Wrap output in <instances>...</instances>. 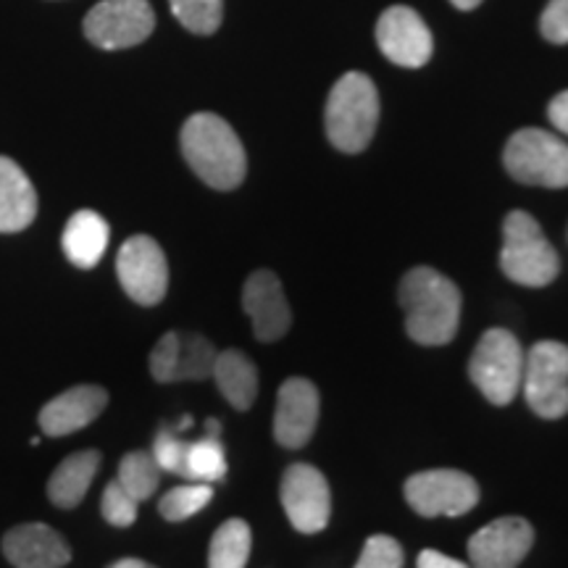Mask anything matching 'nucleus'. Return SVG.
<instances>
[{
	"label": "nucleus",
	"instance_id": "f257e3e1",
	"mask_svg": "<svg viewBox=\"0 0 568 568\" xmlns=\"http://www.w3.org/2000/svg\"><path fill=\"white\" fill-rule=\"evenodd\" d=\"M400 305L406 329L418 345H447L460 324V290L435 268L418 266L403 276Z\"/></svg>",
	"mask_w": 568,
	"mask_h": 568
},
{
	"label": "nucleus",
	"instance_id": "f03ea898",
	"mask_svg": "<svg viewBox=\"0 0 568 568\" xmlns=\"http://www.w3.org/2000/svg\"><path fill=\"white\" fill-rule=\"evenodd\" d=\"M182 153L190 169L213 190H234L245 180L243 142L216 113H195L184 122Z\"/></svg>",
	"mask_w": 568,
	"mask_h": 568
},
{
	"label": "nucleus",
	"instance_id": "7ed1b4c3",
	"mask_svg": "<svg viewBox=\"0 0 568 568\" xmlns=\"http://www.w3.org/2000/svg\"><path fill=\"white\" fill-rule=\"evenodd\" d=\"M326 134L343 153H361L372 142L379 122V95L374 82L361 71L337 80L326 101Z\"/></svg>",
	"mask_w": 568,
	"mask_h": 568
},
{
	"label": "nucleus",
	"instance_id": "20e7f679",
	"mask_svg": "<svg viewBox=\"0 0 568 568\" xmlns=\"http://www.w3.org/2000/svg\"><path fill=\"white\" fill-rule=\"evenodd\" d=\"M500 268L510 282L524 287H548L560 272L556 247L527 211H510L503 222Z\"/></svg>",
	"mask_w": 568,
	"mask_h": 568
},
{
	"label": "nucleus",
	"instance_id": "39448f33",
	"mask_svg": "<svg viewBox=\"0 0 568 568\" xmlns=\"http://www.w3.org/2000/svg\"><path fill=\"white\" fill-rule=\"evenodd\" d=\"M524 347L508 329H489L474 347L468 376L493 406H508L524 379Z\"/></svg>",
	"mask_w": 568,
	"mask_h": 568
},
{
	"label": "nucleus",
	"instance_id": "423d86ee",
	"mask_svg": "<svg viewBox=\"0 0 568 568\" xmlns=\"http://www.w3.org/2000/svg\"><path fill=\"white\" fill-rule=\"evenodd\" d=\"M503 161L516 182L550 190L568 187V142L552 132L535 126L518 130L508 140Z\"/></svg>",
	"mask_w": 568,
	"mask_h": 568
},
{
	"label": "nucleus",
	"instance_id": "0eeeda50",
	"mask_svg": "<svg viewBox=\"0 0 568 568\" xmlns=\"http://www.w3.org/2000/svg\"><path fill=\"white\" fill-rule=\"evenodd\" d=\"M524 397L539 418L568 414V345L542 339L524 358Z\"/></svg>",
	"mask_w": 568,
	"mask_h": 568
},
{
	"label": "nucleus",
	"instance_id": "6e6552de",
	"mask_svg": "<svg viewBox=\"0 0 568 568\" xmlns=\"http://www.w3.org/2000/svg\"><path fill=\"white\" fill-rule=\"evenodd\" d=\"M406 500L418 516H464L479 503V485L458 468H432L406 481Z\"/></svg>",
	"mask_w": 568,
	"mask_h": 568
},
{
	"label": "nucleus",
	"instance_id": "1a4fd4ad",
	"mask_svg": "<svg viewBox=\"0 0 568 568\" xmlns=\"http://www.w3.org/2000/svg\"><path fill=\"white\" fill-rule=\"evenodd\" d=\"M155 27V13L148 0H101L84 17V34L103 51H122L140 45Z\"/></svg>",
	"mask_w": 568,
	"mask_h": 568
},
{
	"label": "nucleus",
	"instance_id": "9d476101",
	"mask_svg": "<svg viewBox=\"0 0 568 568\" xmlns=\"http://www.w3.org/2000/svg\"><path fill=\"white\" fill-rule=\"evenodd\" d=\"M116 274L124 293L140 305H159L169 290V264L161 245L148 234H134L116 255Z\"/></svg>",
	"mask_w": 568,
	"mask_h": 568
},
{
	"label": "nucleus",
	"instance_id": "9b49d317",
	"mask_svg": "<svg viewBox=\"0 0 568 568\" xmlns=\"http://www.w3.org/2000/svg\"><path fill=\"white\" fill-rule=\"evenodd\" d=\"M282 506L290 524L303 535L326 529L332 514L329 481L311 464H295L282 477Z\"/></svg>",
	"mask_w": 568,
	"mask_h": 568
},
{
	"label": "nucleus",
	"instance_id": "f8f14e48",
	"mask_svg": "<svg viewBox=\"0 0 568 568\" xmlns=\"http://www.w3.org/2000/svg\"><path fill=\"white\" fill-rule=\"evenodd\" d=\"M535 545V529L527 518L506 516L481 527L468 539L474 568H518Z\"/></svg>",
	"mask_w": 568,
	"mask_h": 568
},
{
	"label": "nucleus",
	"instance_id": "ddd939ff",
	"mask_svg": "<svg viewBox=\"0 0 568 568\" xmlns=\"http://www.w3.org/2000/svg\"><path fill=\"white\" fill-rule=\"evenodd\" d=\"M379 51L397 67L418 69L432 59V32L426 21L408 6H393L376 24Z\"/></svg>",
	"mask_w": 568,
	"mask_h": 568
},
{
	"label": "nucleus",
	"instance_id": "4468645a",
	"mask_svg": "<svg viewBox=\"0 0 568 568\" xmlns=\"http://www.w3.org/2000/svg\"><path fill=\"white\" fill-rule=\"evenodd\" d=\"M243 308L251 316L253 335L261 343H274V339L284 337L293 324V311L284 297L280 276L266 272V268L247 276L243 287Z\"/></svg>",
	"mask_w": 568,
	"mask_h": 568
},
{
	"label": "nucleus",
	"instance_id": "2eb2a0df",
	"mask_svg": "<svg viewBox=\"0 0 568 568\" xmlns=\"http://www.w3.org/2000/svg\"><path fill=\"white\" fill-rule=\"evenodd\" d=\"M318 422V389L314 382L293 376L280 387L274 410V437L282 447L308 445Z\"/></svg>",
	"mask_w": 568,
	"mask_h": 568
},
{
	"label": "nucleus",
	"instance_id": "dca6fc26",
	"mask_svg": "<svg viewBox=\"0 0 568 568\" xmlns=\"http://www.w3.org/2000/svg\"><path fill=\"white\" fill-rule=\"evenodd\" d=\"M109 406V393L98 385H77L48 400L40 410V429L48 437H67L95 422Z\"/></svg>",
	"mask_w": 568,
	"mask_h": 568
},
{
	"label": "nucleus",
	"instance_id": "f3484780",
	"mask_svg": "<svg viewBox=\"0 0 568 568\" xmlns=\"http://www.w3.org/2000/svg\"><path fill=\"white\" fill-rule=\"evenodd\" d=\"M3 556L17 568H63L71 548L48 524H21L3 537Z\"/></svg>",
	"mask_w": 568,
	"mask_h": 568
},
{
	"label": "nucleus",
	"instance_id": "a211bd4d",
	"mask_svg": "<svg viewBox=\"0 0 568 568\" xmlns=\"http://www.w3.org/2000/svg\"><path fill=\"white\" fill-rule=\"evenodd\" d=\"M38 216V193L17 161L0 155V232L27 230Z\"/></svg>",
	"mask_w": 568,
	"mask_h": 568
},
{
	"label": "nucleus",
	"instance_id": "6ab92c4d",
	"mask_svg": "<svg viewBox=\"0 0 568 568\" xmlns=\"http://www.w3.org/2000/svg\"><path fill=\"white\" fill-rule=\"evenodd\" d=\"M109 222L95 211H77L63 230L61 247L67 258L77 268H92L101 264L105 247H109Z\"/></svg>",
	"mask_w": 568,
	"mask_h": 568
},
{
	"label": "nucleus",
	"instance_id": "aec40b11",
	"mask_svg": "<svg viewBox=\"0 0 568 568\" xmlns=\"http://www.w3.org/2000/svg\"><path fill=\"white\" fill-rule=\"evenodd\" d=\"M101 468V453L80 450L63 458L48 479V497L59 508H77L88 495V489Z\"/></svg>",
	"mask_w": 568,
	"mask_h": 568
},
{
	"label": "nucleus",
	"instance_id": "412c9836",
	"mask_svg": "<svg viewBox=\"0 0 568 568\" xmlns=\"http://www.w3.org/2000/svg\"><path fill=\"white\" fill-rule=\"evenodd\" d=\"M213 379H216L219 393L232 408L247 410L258 395V368L245 353L240 351H222L216 353L213 364Z\"/></svg>",
	"mask_w": 568,
	"mask_h": 568
},
{
	"label": "nucleus",
	"instance_id": "4be33fe9",
	"mask_svg": "<svg viewBox=\"0 0 568 568\" xmlns=\"http://www.w3.org/2000/svg\"><path fill=\"white\" fill-rule=\"evenodd\" d=\"M180 477L187 481H203V485H213V481H222L226 477V453L216 435H205L187 443Z\"/></svg>",
	"mask_w": 568,
	"mask_h": 568
},
{
	"label": "nucleus",
	"instance_id": "5701e85b",
	"mask_svg": "<svg viewBox=\"0 0 568 568\" xmlns=\"http://www.w3.org/2000/svg\"><path fill=\"white\" fill-rule=\"evenodd\" d=\"M253 535L243 518H230L211 537L209 568H245L251 558Z\"/></svg>",
	"mask_w": 568,
	"mask_h": 568
},
{
	"label": "nucleus",
	"instance_id": "b1692460",
	"mask_svg": "<svg viewBox=\"0 0 568 568\" xmlns=\"http://www.w3.org/2000/svg\"><path fill=\"white\" fill-rule=\"evenodd\" d=\"M119 485H122L126 493H130L134 500H148L155 489H159L161 481V468L155 464L153 453L148 450H134L126 453L119 464Z\"/></svg>",
	"mask_w": 568,
	"mask_h": 568
},
{
	"label": "nucleus",
	"instance_id": "393cba45",
	"mask_svg": "<svg viewBox=\"0 0 568 568\" xmlns=\"http://www.w3.org/2000/svg\"><path fill=\"white\" fill-rule=\"evenodd\" d=\"M211 497H213L211 485H203V481H187V485L169 489V493L161 497L159 510L166 521H184V518L195 516L197 510L209 506Z\"/></svg>",
	"mask_w": 568,
	"mask_h": 568
},
{
	"label": "nucleus",
	"instance_id": "a878e982",
	"mask_svg": "<svg viewBox=\"0 0 568 568\" xmlns=\"http://www.w3.org/2000/svg\"><path fill=\"white\" fill-rule=\"evenodd\" d=\"M216 364V347L203 335H182L180 361H176V382L209 379Z\"/></svg>",
	"mask_w": 568,
	"mask_h": 568
},
{
	"label": "nucleus",
	"instance_id": "bb28decb",
	"mask_svg": "<svg viewBox=\"0 0 568 568\" xmlns=\"http://www.w3.org/2000/svg\"><path fill=\"white\" fill-rule=\"evenodd\" d=\"M169 6L184 30L195 34H213L222 27L224 0H169Z\"/></svg>",
	"mask_w": 568,
	"mask_h": 568
},
{
	"label": "nucleus",
	"instance_id": "cd10ccee",
	"mask_svg": "<svg viewBox=\"0 0 568 568\" xmlns=\"http://www.w3.org/2000/svg\"><path fill=\"white\" fill-rule=\"evenodd\" d=\"M138 506L140 500H134V497L119 485V479H113L111 485L103 489L101 514L111 527H119V529L132 527V524L138 521Z\"/></svg>",
	"mask_w": 568,
	"mask_h": 568
},
{
	"label": "nucleus",
	"instance_id": "c85d7f7f",
	"mask_svg": "<svg viewBox=\"0 0 568 568\" xmlns=\"http://www.w3.org/2000/svg\"><path fill=\"white\" fill-rule=\"evenodd\" d=\"M355 568H403L400 542L387 535L368 537Z\"/></svg>",
	"mask_w": 568,
	"mask_h": 568
},
{
	"label": "nucleus",
	"instance_id": "c756f323",
	"mask_svg": "<svg viewBox=\"0 0 568 568\" xmlns=\"http://www.w3.org/2000/svg\"><path fill=\"white\" fill-rule=\"evenodd\" d=\"M180 345L182 335L180 332H166L159 343H155L151 353V374L155 382L161 385H169V382H176V361H180Z\"/></svg>",
	"mask_w": 568,
	"mask_h": 568
},
{
	"label": "nucleus",
	"instance_id": "7c9ffc66",
	"mask_svg": "<svg viewBox=\"0 0 568 568\" xmlns=\"http://www.w3.org/2000/svg\"><path fill=\"white\" fill-rule=\"evenodd\" d=\"M184 450H187V439H182L180 435H176V429H172V426H163V429L153 439L151 453H153L155 464H159L161 471L180 474Z\"/></svg>",
	"mask_w": 568,
	"mask_h": 568
},
{
	"label": "nucleus",
	"instance_id": "2f4dec72",
	"mask_svg": "<svg viewBox=\"0 0 568 568\" xmlns=\"http://www.w3.org/2000/svg\"><path fill=\"white\" fill-rule=\"evenodd\" d=\"M539 30L542 38L556 42V45H566L568 42V0H550L548 9L542 11L539 19Z\"/></svg>",
	"mask_w": 568,
	"mask_h": 568
},
{
	"label": "nucleus",
	"instance_id": "473e14b6",
	"mask_svg": "<svg viewBox=\"0 0 568 568\" xmlns=\"http://www.w3.org/2000/svg\"><path fill=\"white\" fill-rule=\"evenodd\" d=\"M416 566L418 568H468L464 560L445 556V552H439V550H422L418 552Z\"/></svg>",
	"mask_w": 568,
	"mask_h": 568
},
{
	"label": "nucleus",
	"instance_id": "72a5a7b5",
	"mask_svg": "<svg viewBox=\"0 0 568 568\" xmlns=\"http://www.w3.org/2000/svg\"><path fill=\"white\" fill-rule=\"evenodd\" d=\"M548 116L552 126H556L558 132L568 134V90L560 92V95H556L550 101V109H548Z\"/></svg>",
	"mask_w": 568,
	"mask_h": 568
},
{
	"label": "nucleus",
	"instance_id": "f704fd0d",
	"mask_svg": "<svg viewBox=\"0 0 568 568\" xmlns=\"http://www.w3.org/2000/svg\"><path fill=\"white\" fill-rule=\"evenodd\" d=\"M109 568H148V564L140 558H122V560H116V564H111Z\"/></svg>",
	"mask_w": 568,
	"mask_h": 568
},
{
	"label": "nucleus",
	"instance_id": "c9c22d12",
	"mask_svg": "<svg viewBox=\"0 0 568 568\" xmlns=\"http://www.w3.org/2000/svg\"><path fill=\"white\" fill-rule=\"evenodd\" d=\"M450 3L456 6V9H460V11H471V9H477L481 0H450Z\"/></svg>",
	"mask_w": 568,
	"mask_h": 568
},
{
	"label": "nucleus",
	"instance_id": "e433bc0d",
	"mask_svg": "<svg viewBox=\"0 0 568 568\" xmlns=\"http://www.w3.org/2000/svg\"><path fill=\"white\" fill-rule=\"evenodd\" d=\"M148 568H155V566H151V564H148Z\"/></svg>",
	"mask_w": 568,
	"mask_h": 568
}]
</instances>
